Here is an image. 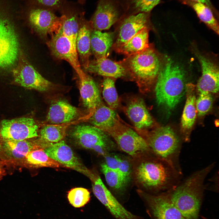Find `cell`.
Masks as SVG:
<instances>
[{
	"label": "cell",
	"instance_id": "5",
	"mask_svg": "<svg viewBox=\"0 0 219 219\" xmlns=\"http://www.w3.org/2000/svg\"><path fill=\"white\" fill-rule=\"evenodd\" d=\"M135 131L145 140L154 156L166 161L182 173L179 162L181 140L172 129L164 126L151 131Z\"/></svg>",
	"mask_w": 219,
	"mask_h": 219
},
{
	"label": "cell",
	"instance_id": "2",
	"mask_svg": "<svg viewBox=\"0 0 219 219\" xmlns=\"http://www.w3.org/2000/svg\"><path fill=\"white\" fill-rule=\"evenodd\" d=\"M214 165L213 163L196 171L168 191L172 202L186 219H199L204 181Z\"/></svg>",
	"mask_w": 219,
	"mask_h": 219
},
{
	"label": "cell",
	"instance_id": "18",
	"mask_svg": "<svg viewBox=\"0 0 219 219\" xmlns=\"http://www.w3.org/2000/svg\"><path fill=\"white\" fill-rule=\"evenodd\" d=\"M123 109L133 123L134 130H148L154 126V120L140 97L136 96L129 97Z\"/></svg>",
	"mask_w": 219,
	"mask_h": 219
},
{
	"label": "cell",
	"instance_id": "19",
	"mask_svg": "<svg viewBox=\"0 0 219 219\" xmlns=\"http://www.w3.org/2000/svg\"><path fill=\"white\" fill-rule=\"evenodd\" d=\"M71 135L78 145L87 149H92L99 143L113 142L106 133L93 126L78 125L74 127Z\"/></svg>",
	"mask_w": 219,
	"mask_h": 219
},
{
	"label": "cell",
	"instance_id": "8",
	"mask_svg": "<svg viewBox=\"0 0 219 219\" xmlns=\"http://www.w3.org/2000/svg\"><path fill=\"white\" fill-rule=\"evenodd\" d=\"M18 62L12 71L14 82L30 89L47 92L55 87L56 85L43 77L30 64L24 54L20 51Z\"/></svg>",
	"mask_w": 219,
	"mask_h": 219
},
{
	"label": "cell",
	"instance_id": "6",
	"mask_svg": "<svg viewBox=\"0 0 219 219\" xmlns=\"http://www.w3.org/2000/svg\"><path fill=\"white\" fill-rule=\"evenodd\" d=\"M106 133L119 148L134 158L139 159L153 155L145 140L135 130L122 123L120 118Z\"/></svg>",
	"mask_w": 219,
	"mask_h": 219
},
{
	"label": "cell",
	"instance_id": "15",
	"mask_svg": "<svg viewBox=\"0 0 219 219\" xmlns=\"http://www.w3.org/2000/svg\"><path fill=\"white\" fill-rule=\"evenodd\" d=\"M64 16H57L50 9L36 6L29 11L28 19L35 29L43 36H52L58 33L61 27Z\"/></svg>",
	"mask_w": 219,
	"mask_h": 219
},
{
	"label": "cell",
	"instance_id": "3",
	"mask_svg": "<svg viewBox=\"0 0 219 219\" xmlns=\"http://www.w3.org/2000/svg\"><path fill=\"white\" fill-rule=\"evenodd\" d=\"M184 70L179 64L170 58H166L162 64L155 83L156 102L171 110L180 102L186 92Z\"/></svg>",
	"mask_w": 219,
	"mask_h": 219
},
{
	"label": "cell",
	"instance_id": "21",
	"mask_svg": "<svg viewBox=\"0 0 219 219\" xmlns=\"http://www.w3.org/2000/svg\"><path fill=\"white\" fill-rule=\"evenodd\" d=\"M81 114V111L78 108L66 101L61 99L51 105L46 120L52 124L66 123L75 120Z\"/></svg>",
	"mask_w": 219,
	"mask_h": 219
},
{
	"label": "cell",
	"instance_id": "42",
	"mask_svg": "<svg viewBox=\"0 0 219 219\" xmlns=\"http://www.w3.org/2000/svg\"><path fill=\"white\" fill-rule=\"evenodd\" d=\"M78 3L81 5H84L85 2L86 0H77Z\"/></svg>",
	"mask_w": 219,
	"mask_h": 219
},
{
	"label": "cell",
	"instance_id": "17",
	"mask_svg": "<svg viewBox=\"0 0 219 219\" xmlns=\"http://www.w3.org/2000/svg\"><path fill=\"white\" fill-rule=\"evenodd\" d=\"M201 67L202 75L199 79L196 90L198 94L204 92L210 93L219 90V69L217 66L209 58L197 50L194 51Z\"/></svg>",
	"mask_w": 219,
	"mask_h": 219
},
{
	"label": "cell",
	"instance_id": "14",
	"mask_svg": "<svg viewBox=\"0 0 219 219\" xmlns=\"http://www.w3.org/2000/svg\"><path fill=\"white\" fill-rule=\"evenodd\" d=\"M44 150L49 157L61 165L82 173L92 181L95 178L96 175L80 162L71 148L63 140L53 144Z\"/></svg>",
	"mask_w": 219,
	"mask_h": 219
},
{
	"label": "cell",
	"instance_id": "9",
	"mask_svg": "<svg viewBox=\"0 0 219 219\" xmlns=\"http://www.w3.org/2000/svg\"><path fill=\"white\" fill-rule=\"evenodd\" d=\"M92 182L94 195L114 219H145L126 209L107 188L99 176L97 175Z\"/></svg>",
	"mask_w": 219,
	"mask_h": 219
},
{
	"label": "cell",
	"instance_id": "23",
	"mask_svg": "<svg viewBox=\"0 0 219 219\" xmlns=\"http://www.w3.org/2000/svg\"><path fill=\"white\" fill-rule=\"evenodd\" d=\"M84 15H82L80 20L76 47L80 65L85 69L90 62L91 34L93 29L91 21L86 20Z\"/></svg>",
	"mask_w": 219,
	"mask_h": 219
},
{
	"label": "cell",
	"instance_id": "37",
	"mask_svg": "<svg viewBox=\"0 0 219 219\" xmlns=\"http://www.w3.org/2000/svg\"><path fill=\"white\" fill-rule=\"evenodd\" d=\"M38 7L60 13L67 2L66 0H34Z\"/></svg>",
	"mask_w": 219,
	"mask_h": 219
},
{
	"label": "cell",
	"instance_id": "12",
	"mask_svg": "<svg viewBox=\"0 0 219 219\" xmlns=\"http://www.w3.org/2000/svg\"><path fill=\"white\" fill-rule=\"evenodd\" d=\"M47 44L53 55L69 63L76 72L79 78L85 76L86 74L81 67L76 48L68 38L59 31L58 33L51 36Z\"/></svg>",
	"mask_w": 219,
	"mask_h": 219
},
{
	"label": "cell",
	"instance_id": "28",
	"mask_svg": "<svg viewBox=\"0 0 219 219\" xmlns=\"http://www.w3.org/2000/svg\"><path fill=\"white\" fill-rule=\"evenodd\" d=\"M150 28H143L115 50L127 57L144 51L150 46L148 41Z\"/></svg>",
	"mask_w": 219,
	"mask_h": 219
},
{
	"label": "cell",
	"instance_id": "7",
	"mask_svg": "<svg viewBox=\"0 0 219 219\" xmlns=\"http://www.w3.org/2000/svg\"><path fill=\"white\" fill-rule=\"evenodd\" d=\"M137 193L151 219H186L172 202L168 191L152 194L139 189Z\"/></svg>",
	"mask_w": 219,
	"mask_h": 219
},
{
	"label": "cell",
	"instance_id": "4",
	"mask_svg": "<svg viewBox=\"0 0 219 219\" xmlns=\"http://www.w3.org/2000/svg\"><path fill=\"white\" fill-rule=\"evenodd\" d=\"M120 62L143 93L149 91L155 83L162 61L151 45L144 51L129 56Z\"/></svg>",
	"mask_w": 219,
	"mask_h": 219
},
{
	"label": "cell",
	"instance_id": "29",
	"mask_svg": "<svg viewBox=\"0 0 219 219\" xmlns=\"http://www.w3.org/2000/svg\"><path fill=\"white\" fill-rule=\"evenodd\" d=\"M182 2L191 7L202 22L217 34H219L218 22L209 8L202 3L190 0L183 1Z\"/></svg>",
	"mask_w": 219,
	"mask_h": 219
},
{
	"label": "cell",
	"instance_id": "30",
	"mask_svg": "<svg viewBox=\"0 0 219 219\" xmlns=\"http://www.w3.org/2000/svg\"><path fill=\"white\" fill-rule=\"evenodd\" d=\"M124 11L123 16L141 12H151L161 0H119Z\"/></svg>",
	"mask_w": 219,
	"mask_h": 219
},
{
	"label": "cell",
	"instance_id": "41",
	"mask_svg": "<svg viewBox=\"0 0 219 219\" xmlns=\"http://www.w3.org/2000/svg\"><path fill=\"white\" fill-rule=\"evenodd\" d=\"M5 171L3 163L0 161V180L5 175Z\"/></svg>",
	"mask_w": 219,
	"mask_h": 219
},
{
	"label": "cell",
	"instance_id": "31",
	"mask_svg": "<svg viewBox=\"0 0 219 219\" xmlns=\"http://www.w3.org/2000/svg\"><path fill=\"white\" fill-rule=\"evenodd\" d=\"M72 122L58 124H51L44 126L40 133L39 138L46 142L54 144L58 142L65 137L68 126L74 123Z\"/></svg>",
	"mask_w": 219,
	"mask_h": 219
},
{
	"label": "cell",
	"instance_id": "36",
	"mask_svg": "<svg viewBox=\"0 0 219 219\" xmlns=\"http://www.w3.org/2000/svg\"><path fill=\"white\" fill-rule=\"evenodd\" d=\"M198 94L195 101L196 113L198 116H203L211 108L213 98L211 94L208 92H204Z\"/></svg>",
	"mask_w": 219,
	"mask_h": 219
},
{
	"label": "cell",
	"instance_id": "26",
	"mask_svg": "<svg viewBox=\"0 0 219 219\" xmlns=\"http://www.w3.org/2000/svg\"><path fill=\"white\" fill-rule=\"evenodd\" d=\"M119 117L114 110L102 103L89 118L92 126L106 132L112 128Z\"/></svg>",
	"mask_w": 219,
	"mask_h": 219
},
{
	"label": "cell",
	"instance_id": "27",
	"mask_svg": "<svg viewBox=\"0 0 219 219\" xmlns=\"http://www.w3.org/2000/svg\"><path fill=\"white\" fill-rule=\"evenodd\" d=\"M114 34L113 32H102L93 30L90 38L91 50L96 59L107 57L113 44Z\"/></svg>",
	"mask_w": 219,
	"mask_h": 219
},
{
	"label": "cell",
	"instance_id": "24",
	"mask_svg": "<svg viewBox=\"0 0 219 219\" xmlns=\"http://www.w3.org/2000/svg\"><path fill=\"white\" fill-rule=\"evenodd\" d=\"M85 70L90 73L114 79L124 77L127 75L125 68L120 61H113L107 57L90 61Z\"/></svg>",
	"mask_w": 219,
	"mask_h": 219
},
{
	"label": "cell",
	"instance_id": "40",
	"mask_svg": "<svg viewBox=\"0 0 219 219\" xmlns=\"http://www.w3.org/2000/svg\"><path fill=\"white\" fill-rule=\"evenodd\" d=\"M181 2L185 0H190L202 3L209 8L216 16H218V12L213 6L210 0H178Z\"/></svg>",
	"mask_w": 219,
	"mask_h": 219
},
{
	"label": "cell",
	"instance_id": "13",
	"mask_svg": "<svg viewBox=\"0 0 219 219\" xmlns=\"http://www.w3.org/2000/svg\"><path fill=\"white\" fill-rule=\"evenodd\" d=\"M38 130L33 118L23 117L2 120L0 134L5 140L22 141L37 137Z\"/></svg>",
	"mask_w": 219,
	"mask_h": 219
},
{
	"label": "cell",
	"instance_id": "39",
	"mask_svg": "<svg viewBox=\"0 0 219 219\" xmlns=\"http://www.w3.org/2000/svg\"><path fill=\"white\" fill-rule=\"evenodd\" d=\"M105 164L110 169L118 171L120 161V156L113 154H107L104 156Z\"/></svg>",
	"mask_w": 219,
	"mask_h": 219
},
{
	"label": "cell",
	"instance_id": "11",
	"mask_svg": "<svg viewBox=\"0 0 219 219\" xmlns=\"http://www.w3.org/2000/svg\"><path fill=\"white\" fill-rule=\"evenodd\" d=\"M119 0H98L96 9L90 20L93 30L109 29L124 15Z\"/></svg>",
	"mask_w": 219,
	"mask_h": 219
},
{
	"label": "cell",
	"instance_id": "16",
	"mask_svg": "<svg viewBox=\"0 0 219 219\" xmlns=\"http://www.w3.org/2000/svg\"><path fill=\"white\" fill-rule=\"evenodd\" d=\"M150 16L151 12L123 16L117 22L118 33L112 45L115 50L124 44L143 28H150Z\"/></svg>",
	"mask_w": 219,
	"mask_h": 219
},
{
	"label": "cell",
	"instance_id": "38",
	"mask_svg": "<svg viewBox=\"0 0 219 219\" xmlns=\"http://www.w3.org/2000/svg\"><path fill=\"white\" fill-rule=\"evenodd\" d=\"M118 171L127 185L130 180L132 172L131 165L127 159L120 156Z\"/></svg>",
	"mask_w": 219,
	"mask_h": 219
},
{
	"label": "cell",
	"instance_id": "32",
	"mask_svg": "<svg viewBox=\"0 0 219 219\" xmlns=\"http://www.w3.org/2000/svg\"><path fill=\"white\" fill-rule=\"evenodd\" d=\"M26 162L30 166L35 168L43 167L59 168L61 165L49 157L43 149L29 152L25 158Z\"/></svg>",
	"mask_w": 219,
	"mask_h": 219
},
{
	"label": "cell",
	"instance_id": "35",
	"mask_svg": "<svg viewBox=\"0 0 219 219\" xmlns=\"http://www.w3.org/2000/svg\"><path fill=\"white\" fill-rule=\"evenodd\" d=\"M67 198L69 203L73 207L80 208L84 207L89 202L90 194L89 191L85 188H75L68 192Z\"/></svg>",
	"mask_w": 219,
	"mask_h": 219
},
{
	"label": "cell",
	"instance_id": "33",
	"mask_svg": "<svg viewBox=\"0 0 219 219\" xmlns=\"http://www.w3.org/2000/svg\"><path fill=\"white\" fill-rule=\"evenodd\" d=\"M104 77L103 82V94L108 107L114 110L119 105V101L116 89L114 79Z\"/></svg>",
	"mask_w": 219,
	"mask_h": 219
},
{
	"label": "cell",
	"instance_id": "34",
	"mask_svg": "<svg viewBox=\"0 0 219 219\" xmlns=\"http://www.w3.org/2000/svg\"><path fill=\"white\" fill-rule=\"evenodd\" d=\"M101 169L108 185L118 192V195H121L120 191L126 185L118 171L110 169L104 163L101 165Z\"/></svg>",
	"mask_w": 219,
	"mask_h": 219
},
{
	"label": "cell",
	"instance_id": "43",
	"mask_svg": "<svg viewBox=\"0 0 219 219\" xmlns=\"http://www.w3.org/2000/svg\"><path fill=\"white\" fill-rule=\"evenodd\" d=\"M1 144L0 141V151L1 150Z\"/></svg>",
	"mask_w": 219,
	"mask_h": 219
},
{
	"label": "cell",
	"instance_id": "22",
	"mask_svg": "<svg viewBox=\"0 0 219 219\" xmlns=\"http://www.w3.org/2000/svg\"><path fill=\"white\" fill-rule=\"evenodd\" d=\"M51 144L40 138L33 141L28 139L22 141L5 140L3 148L8 155L15 159H19L25 158L32 151L44 149Z\"/></svg>",
	"mask_w": 219,
	"mask_h": 219
},
{
	"label": "cell",
	"instance_id": "10",
	"mask_svg": "<svg viewBox=\"0 0 219 219\" xmlns=\"http://www.w3.org/2000/svg\"><path fill=\"white\" fill-rule=\"evenodd\" d=\"M19 44L12 25L7 19H0V68L13 65L18 60Z\"/></svg>",
	"mask_w": 219,
	"mask_h": 219
},
{
	"label": "cell",
	"instance_id": "20",
	"mask_svg": "<svg viewBox=\"0 0 219 219\" xmlns=\"http://www.w3.org/2000/svg\"><path fill=\"white\" fill-rule=\"evenodd\" d=\"M196 85L192 83L186 84V100L181 120V130L182 139L189 141L190 132L195 121L196 111L195 101Z\"/></svg>",
	"mask_w": 219,
	"mask_h": 219
},
{
	"label": "cell",
	"instance_id": "1",
	"mask_svg": "<svg viewBox=\"0 0 219 219\" xmlns=\"http://www.w3.org/2000/svg\"><path fill=\"white\" fill-rule=\"evenodd\" d=\"M146 158L137 165L134 171L136 182L146 192L152 194L164 192L181 182L182 173L168 162L153 155Z\"/></svg>",
	"mask_w": 219,
	"mask_h": 219
},
{
	"label": "cell",
	"instance_id": "25",
	"mask_svg": "<svg viewBox=\"0 0 219 219\" xmlns=\"http://www.w3.org/2000/svg\"><path fill=\"white\" fill-rule=\"evenodd\" d=\"M79 79L80 93L83 103L89 113L92 115L96 107L103 102L99 90L89 75L86 74Z\"/></svg>",
	"mask_w": 219,
	"mask_h": 219
}]
</instances>
